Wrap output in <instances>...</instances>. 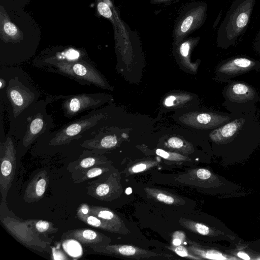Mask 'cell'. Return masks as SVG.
Returning <instances> with one entry per match:
<instances>
[{"label": "cell", "mask_w": 260, "mask_h": 260, "mask_svg": "<svg viewBox=\"0 0 260 260\" xmlns=\"http://www.w3.org/2000/svg\"><path fill=\"white\" fill-rule=\"evenodd\" d=\"M32 66L43 71L57 74L82 85H92L109 89L105 79L85 53L74 48L47 53L37 57Z\"/></svg>", "instance_id": "6da1fadb"}, {"label": "cell", "mask_w": 260, "mask_h": 260, "mask_svg": "<svg viewBox=\"0 0 260 260\" xmlns=\"http://www.w3.org/2000/svg\"><path fill=\"white\" fill-rule=\"evenodd\" d=\"M40 95L29 76L21 68L1 66V103L6 105L10 124L26 109L38 102Z\"/></svg>", "instance_id": "7a4b0ae2"}, {"label": "cell", "mask_w": 260, "mask_h": 260, "mask_svg": "<svg viewBox=\"0 0 260 260\" xmlns=\"http://www.w3.org/2000/svg\"><path fill=\"white\" fill-rule=\"evenodd\" d=\"M52 102V97L49 96L30 105L10 124L7 135L19 139L21 145L26 148L50 132L54 127V121L48 114L46 106Z\"/></svg>", "instance_id": "3957f363"}, {"label": "cell", "mask_w": 260, "mask_h": 260, "mask_svg": "<svg viewBox=\"0 0 260 260\" xmlns=\"http://www.w3.org/2000/svg\"><path fill=\"white\" fill-rule=\"evenodd\" d=\"M8 208L6 202H1V223L17 241L24 246L40 252H49L52 239L40 235L31 225L29 220H22Z\"/></svg>", "instance_id": "277c9868"}, {"label": "cell", "mask_w": 260, "mask_h": 260, "mask_svg": "<svg viewBox=\"0 0 260 260\" xmlns=\"http://www.w3.org/2000/svg\"><path fill=\"white\" fill-rule=\"evenodd\" d=\"M256 0H234L218 31L219 44L225 47L235 44L248 26Z\"/></svg>", "instance_id": "5b68a950"}, {"label": "cell", "mask_w": 260, "mask_h": 260, "mask_svg": "<svg viewBox=\"0 0 260 260\" xmlns=\"http://www.w3.org/2000/svg\"><path fill=\"white\" fill-rule=\"evenodd\" d=\"M106 117L101 109L91 110L81 117L72 121L54 132H49L43 136L48 139L49 145L59 146L78 140L85 134L90 136L95 132L98 126Z\"/></svg>", "instance_id": "8992f818"}, {"label": "cell", "mask_w": 260, "mask_h": 260, "mask_svg": "<svg viewBox=\"0 0 260 260\" xmlns=\"http://www.w3.org/2000/svg\"><path fill=\"white\" fill-rule=\"evenodd\" d=\"M52 98L53 102L62 100L61 108L64 116L68 118L85 111L95 110L108 100L106 94L100 93L54 95Z\"/></svg>", "instance_id": "52a82bcc"}, {"label": "cell", "mask_w": 260, "mask_h": 260, "mask_svg": "<svg viewBox=\"0 0 260 260\" xmlns=\"http://www.w3.org/2000/svg\"><path fill=\"white\" fill-rule=\"evenodd\" d=\"M0 192L1 201L6 202L8 191L13 184L17 161V150L14 139L6 136L0 142Z\"/></svg>", "instance_id": "ba28073f"}, {"label": "cell", "mask_w": 260, "mask_h": 260, "mask_svg": "<svg viewBox=\"0 0 260 260\" xmlns=\"http://www.w3.org/2000/svg\"><path fill=\"white\" fill-rule=\"evenodd\" d=\"M120 176L114 168L100 175L86 185L87 194L98 200L111 201L118 198L122 192Z\"/></svg>", "instance_id": "9c48e42d"}, {"label": "cell", "mask_w": 260, "mask_h": 260, "mask_svg": "<svg viewBox=\"0 0 260 260\" xmlns=\"http://www.w3.org/2000/svg\"><path fill=\"white\" fill-rule=\"evenodd\" d=\"M94 252L114 254L137 259H148L154 257L172 256L171 254L157 253L129 245L107 244L105 245H89Z\"/></svg>", "instance_id": "30bf717a"}, {"label": "cell", "mask_w": 260, "mask_h": 260, "mask_svg": "<svg viewBox=\"0 0 260 260\" xmlns=\"http://www.w3.org/2000/svg\"><path fill=\"white\" fill-rule=\"evenodd\" d=\"M112 161L103 155L93 153L88 149L83 150L78 159L70 162L67 170L71 173L73 180H76L86 170L96 165L111 164Z\"/></svg>", "instance_id": "8fae6325"}, {"label": "cell", "mask_w": 260, "mask_h": 260, "mask_svg": "<svg viewBox=\"0 0 260 260\" xmlns=\"http://www.w3.org/2000/svg\"><path fill=\"white\" fill-rule=\"evenodd\" d=\"M61 240L73 239L89 245H105L110 244L111 239L104 234L89 229H76L64 232Z\"/></svg>", "instance_id": "7c38bea8"}, {"label": "cell", "mask_w": 260, "mask_h": 260, "mask_svg": "<svg viewBox=\"0 0 260 260\" xmlns=\"http://www.w3.org/2000/svg\"><path fill=\"white\" fill-rule=\"evenodd\" d=\"M49 181L46 170L38 172L28 183L23 199L27 203H34L41 200L44 197Z\"/></svg>", "instance_id": "4fadbf2b"}, {"label": "cell", "mask_w": 260, "mask_h": 260, "mask_svg": "<svg viewBox=\"0 0 260 260\" xmlns=\"http://www.w3.org/2000/svg\"><path fill=\"white\" fill-rule=\"evenodd\" d=\"M76 215L80 220L92 227L111 233L125 234L119 228L90 213L89 205L86 203L81 204L79 206Z\"/></svg>", "instance_id": "5bb4252c"}, {"label": "cell", "mask_w": 260, "mask_h": 260, "mask_svg": "<svg viewBox=\"0 0 260 260\" xmlns=\"http://www.w3.org/2000/svg\"><path fill=\"white\" fill-rule=\"evenodd\" d=\"M0 37L5 43H19L23 39V34L10 20L5 8L0 7Z\"/></svg>", "instance_id": "9a60e30c"}, {"label": "cell", "mask_w": 260, "mask_h": 260, "mask_svg": "<svg viewBox=\"0 0 260 260\" xmlns=\"http://www.w3.org/2000/svg\"><path fill=\"white\" fill-rule=\"evenodd\" d=\"M244 122L243 118L236 119L214 130L210 134V137L216 143H227L235 137Z\"/></svg>", "instance_id": "2e32d148"}, {"label": "cell", "mask_w": 260, "mask_h": 260, "mask_svg": "<svg viewBox=\"0 0 260 260\" xmlns=\"http://www.w3.org/2000/svg\"><path fill=\"white\" fill-rule=\"evenodd\" d=\"M180 224L186 229L197 234L208 237H223L226 236L231 239H235L234 236L225 235L223 231L216 229L204 223L190 219L181 218L179 220Z\"/></svg>", "instance_id": "e0dca14e"}, {"label": "cell", "mask_w": 260, "mask_h": 260, "mask_svg": "<svg viewBox=\"0 0 260 260\" xmlns=\"http://www.w3.org/2000/svg\"><path fill=\"white\" fill-rule=\"evenodd\" d=\"M255 64V61L248 58L236 57L223 64L219 71L229 75H236L250 70Z\"/></svg>", "instance_id": "ac0fdd59"}, {"label": "cell", "mask_w": 260, "mask_h": 260, "mask_svg": "<svg viewBox=\"0 0 260 260\" xmlns=\"http://www.w3.org/2000/svg\"><path fill=\"white\" fill-rule=\"evenodd\" d=\"M215 176L208 170L204 168L190 170L187 173L180 176L177 180L184 183L203 187L205 183H209Z\"/></svg>", "instance_id": "d6986e66"}, {"label": "cell", "mask_w": 260, "mask_h": 260, "mask_svg": "<svg viewBox=\"0 0 260 260\" xmlns=\"http://www.w3.org/2000/svg\"><path fill=\"white\" fill-rule=\"evenodd\" d=\"M226 96L231 101L237 103H244L252 100L255 91L250 86L242 83L231 84L226 91Z\"/></svg>", "instance_id": "ffe728a7"}, {"label": "cell", "mask_w": 260, "mask_h": 260, "mask_svg": "<svg viewBox=\"0 0 260 260\" xmlns=\"http://www.w3.org/2000/svg\"><path fill=\"white\" fill-rule=\"evenodd\" d=\"M89 209L90 213L119 228L125 234L129 233L123 220L110 209L93 205H89Z\"/></svg>", "instance_id": "44dd1931"}, {"label": "cell", "mask_w": 260, "mask_h": 260, "mask_svg": "<svg viewBox=\"0 0 260 260\" xmlns=\"http://www.w3.org/2000/svg\"><path fill=\"white\" fill-rule=\"evenodd\" d=\"M144 190L149 198L165 204L178 206L185 203L184 200L178 196L161 189L145 187Z\"/></svg>", "instance_id": "7402d4cb"}, {"label": "cell", "mask_w": 260, "mask_h": 260, "mask_svg": "<svg viewBox=\"0 0 260 260\" xmlns=\"http://www.w3.org/2000/svg\"><path fill=\"white\" fill-rule=\"evenodd\" d=\"M188 243L189 245L187 247L188 250L192 254L202 259H224L228 258L222 253L213 248L203 246L190 240L188 241Z\"/></svg>", "instance_id": "603a6c76"}, {"label": "cell", "mask_w": 260, "mask_h": 260, "mask_svg": "<svg viewBox=\"0 0 260 260\" xmlns=\"http://www.w3.org/2000/svg\"><path fill=\"white\" fill-rule=\"evenodd\" d=\"M196 122L201 127L213 128L230 120V117L213 113H200L196 117Z\"/></svg>", "instance_id": "cb8c5ba5"}, {"label": "cell", "mask_w": 260, "mask_h": 260, "mask_svg": "<svg viewBox=\"0 0 260 260\" xmlns=\"http://www.w3.org/2000/svg\"><path fill=\"white\" fill-rule=\"evenodd\" d=\"M114 168L111 164L96 165L84 171L74 183L78 184L87 180L95 178Z\"/></svg>", "instance_id": "d4e9b609"}, {"label": "cell", "mask_w": 260, "mask_h": 260, "mask_svg": "<svg viewBox=\"0 0 260 260\" xmlns=\"http://www.w3.org/2000/svg\"><path fill=\"white\" fill-rule=\"evenodd\" d=\"M32 228L37 233L44 237L57 233L58 229L55 227L53 223L43 220L29 219Z\"/></svg>", "instance_id": "484cf974"}, {"label": "cell", "mask_w": 260, "mask_h": 260, "mask_svg": "<svg viewBox=\"0 0 260 260\" xmlns=\"http://www.w3.org/2000/svg\"><path fill=\"white\" fill-rule=\"evenodd\" d=\"M155 153L156 155L159 156L160 157L170 161L179 162L191 160L189 158L183 156L181 154L174 152H167L161 149H157L155 150Z\"/></svg>", "instance_id": "4316f807"}, {"label": "cell", "mask_w": 260, "mask_h": 260, "mask_svg": "<svg viewBox=\"0 0 260 260\" xmlns=\"http://www.w3.org/2000/svg\"><path fill=\"white\" fill-rule=\"evenodd\" d=\"M156 165L157 162L155 161H144L133 165L128 169L127 172L131 174L139 173L148 170Z\"/></svg>", "instance_id": "83f0119b"}, {"label": "cell", "mask_w": 260, "mask_h": 260, "mask_svg": "<svg viewBox=\"0 0 260 260\" xmlns=\"http://www.w3.org/2000/svg\"><path fill=\"white\" fill-rule=\"evenodd\" d=\"M167 248L175 252L177 254L183 257L192 259H201L200 257L192 254L187 248L179 245H171L167 246Z\"/></svg>", "instance_id": "f1b7e54d"}, {"label": "cell", "mask_w": 260, "mask_h": 260, "mask_svg": "<svg viewBox=\"0 0 260 260\" xmlns=\"http://www.w3.org/2000/svg\"><path fill=\"white\" fill-rule=\"evenodd\" d=\"M98 10L99 13L106 18H110L112 13L108 4L103 2H99L97 5Z\"/></svg>", "instance_id": "f546056e"}, {"label": "cell", "mask_w": 260, "mask_h": 260, "mask_svg": "<svg viewBox=\"0 0 260 260\" xmlns=\"http://www.w3.org/2000/svg\"><path fill=\"white\" fill-rule=\"evenodd\" d=\"M168 146L172 149H180L184 146L183 141L177 137H171L168 140Z\"/></svg>", "instance_id": "4dcf8cb0"}, {"label": "cell", "mask_w": 260, "mask_h": 260, "mask_svg": "<svg viewBox=\"0 0 260 260\" xmlns=\"http://www.w3.org/2000/svg\"><path fill=\"white\" fill-rule=\"evenodd\" d=\"M193 19V17L191 16H188L184 19L181 26V31L182 32H185L189 29L191 25Z\"/></svg>", "instance_id": "1f68e13d"}, {"label": "cell", "mask_w": 260, "mask_h": 260, "mask_svg": "<svg viewBox=\"0 0 260 260\" xmlns=\"http://www.w3.org/2000/svg\"><path fill=\"white\" fill-rule=\"evenodd\" d=\"M189 50V44L188 42L183 43L181 45L180 48V53L184 57H186L188 55Z\"/></svg>", "instance_id": "d6a6232c"}, {"label": "cell", "mask_w": 260, "mask_h": 260, "mask_svg": "<svg viewBox=\"0 0 260 260\" xmlns=\"http://www.w3.org/2000/svg\"><path fill=\"white\" fill-rule=\"evenodd\" d=\"M180 234V232H177L175 233L174 235V239H173V244L174 245H179L180 244L182 243V241L184 240V239H185V238H181L179 237ZM184 237V236H183Z\"/></svg>", "instance_id": "836d02e7"}, {"label": "cell", "mask_w": 260, "mask_h": 260, "mask_svg": "<svg viewBox=\"0 0 260 260\" xmlns=\"http://www.w3.org/2000/svg\"><path fill=\"white\" fill-rule=\"evenodd\" d=\"M176 98L174 95L168 96L165 100L164 104L167 107H171L174 104Z\"/></svg>", "instance_id": "e575fe53"}, {"label": "cell", "mask_w": 260, "mask_h": 260, "mask_svg": "<svg viewBox=\"0 0 260 260\" xmlns=\"http://www.w3.org/2000/svg\"><path fill=\"white\" fill-rule=\"evenodd\" d=\"M237 256L242 259H246V260L250 259V257L247 253L242 252V251L239 252L237 253Z\"/></svg>", "instance_id": "d590c367"}, {"label": "cell", "mask_w": 260, "mask_h": 260, "mask_svg": "<svg viewBox=\"0 0 260 260\" xmlns=\"http://www.w3.org/2000/svg\"><path fill=\"white\" fill-rule=\"evenodd\" d=\"M255 41L256 44L260 47V28L255 37Z\"/></svg>", "instance_id": "8d00e7d4"}]
</instances>
